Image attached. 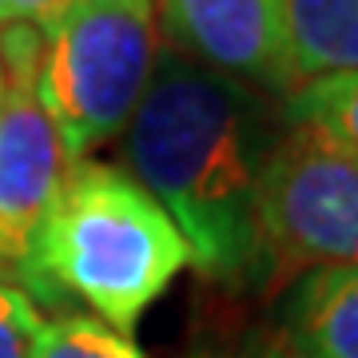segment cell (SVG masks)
Masks as SVG:
<instances>
[{
    "instance_id": "obj_16",
    "label": "cell",
    "mask_w": 358,
    "mask_h": 358,
    "mask_svg": "<svg viewBox=\"0 0 358 358\" xmlns=\"http://www.w3.org/2000/svg\"><path fill=\"white\" fill-rule=\"evenodd\" d=\"M148 4H155V0H148Z\"/></svg>"
},
{
    "instance_id": "obj_14",
    "label": "cell",
    "mask_w": 358,
    "mask_h": 358,
    "mask_svg": "<svg viewBox=\"0 0 358 358\" xmlns=\"http://www.w3.org/2000/svg\"><path fill=\"white\" fill-rule=\"evenodd\" d=\"M8 28V0H0V32Z\"/></svg>"
},
{
    "instance_id": "obj_5",
    "label": "cell",
    "mask_w": 358,
    "mask_h": 358,
    "mask_svg": "<svg viewBox=\"0 0 358 358\" xmlns=\"http://www.w3.org/2000/svg\"><path fill=\"white\" fill-rule=\"evenodd\" d=\"M259 231L271 267L358 263V164L282 124L259 187Z\"/></svg>"
},
{
    "instance_id": "obj_8",
    "label": "cell",
    "mask_w": 358,
    "mask_h": 358,
    "mask_svg": "<svg viewBox=\"0 0 358 358\" xmlns=\"http://www.w3.org/2000/svg\"><path fill=\"white\" fill-rule=\"evenodd\" d=\"M287 44L299 84L358 72V0H287Z\"/></svg>"
},
{
    "instance_id": "obj_10",
    "label": "cell",
    "mask_w": 358,
    "mask_h": 358,
    "mask_svg": "<svg viewBox=\"0 0 358 358\" xmlns=\"http://www.w3.org/2000/svg\"><path fill=\"white\" fill-rule=\"evenodd\" d=\"M28 358H143L131 334L103 327L92 315H56L36 334Z\"/></svg>"
},
{
    "instance_id": "obj_2",
    "label": "cell",
    "mask_w": 358,
    "mask_h": 358,
    "mask_svg": "<svg viewBox=\"0 0 358 358\" xmlns=\"http://www.w3.org/2000/svg\"><path fill=\"white\" fill-rule=\"evenodd\" d=\"M183 267H192V251L179 227L124 167L68 164L36 243L48 307L76 299L103 327L131 334Z\"/></svg>"
},
{
    "instance_id": "obj_1",
    "label": "cell",
    "mask_w": 358,
    "mask_h": 358,
    "mask_svg": "<svg viewBox=\"0 0 358 358\" xmlns=\"http://www.w3.org/2000/svg\"><path fill=\"white\" fill-rule=\"evenodd\" d=\"M279 136L263 92L171 44L155 48L152 80L124 128V171L171 215L192 267L223 287L259 282L271 267L259 187Z\"/></svg>"
},
{
    "instance_id": "obj_13",
    "label": "cell",
    "mask_w": 358,
    "mask_h": 358,
    "mask_svg": "<svg viewBox=\"0 0 358 358\" xmlns=\"http://www.w3.org/2000/svg\"><path fill=\"white\" fill-rule=\"evenodd\" d=\"M195 358H291V355L282 350L279 338H263V334H255V338H247V343H239V346L207 350V355H195Z\"/></svg>"
},
{
    "instance_id": "obj_7",
    "label": "cell",
    "mask_w": 358,
    "mask_h": 358,
    "mask_svg": "<svg viewBox=\"0 0 358 358\" xmlns=\"http://www.w3.org/2000/svg\"><path fill=\"white\" fill-rule=\"evenodd\" d=\"M279 343L291 358H358V263L315 267L294 282Z\"/></svg>"
},
{
    "instance_id": "obj_4",
    "label": "cell",
    "mask_w": 358,
    "mask_h": 358,
    "mask_svg": "<svg viewBox=\"0 0 358 358\" xmlns=\"http://www.w3.org/2000/svg\"><path fill=\"white\" fill-rule=\"evenodd\" d=\"M40 48L44 40L24 24H8L0 32V279L20 287L32 303H44L36 279V243L68 171V155L36 92Z\"/></svg>"
},
{
    "instance_id": "obj_3",
    "label": "cell",
    "mask_w": 358,
    "mask_h": 358,
    "mask_svg": "<svg viewBox=\"0 0 358 358\" xmlns=\"http://www.w3.org/2000/svg\"><path fill=\"white\" fill-rule=\"evenodd\" d=\"M155 4L80 0L44 36L36 92L68 164L124 136L155 64Z\"/></svg>"
},
{
    "instance_id": "obj_6",
    "label": "cell",
    "mask_w": 358,
    "mask_h": 358,
    "mask_svg": "<svg viewBox=\"0 0 358 358\" xmlns=\"http://www.w3.org/2000/svg\"><path fill=\"white\" fill-rule=\"evenodd\" d=\"M164 44L287 100L299 88L287 44V0H155Z\"/></svg>"
},
{
    "instance_id": "obj_11",
    "label": "cell",
    "mask_w": 358,
    "mask_h": 358,
    "mask_svg": "<svg viewBox=\"0 0 358 358\" xmlns=\"http://www.w3.org/2000/svg\"><path fill=\"white\" fill-rule=\"evenodd\" d=\"M44 327L40 307L20 287L0 279V358H28Z\"/></svg>"
},
{
    "instance_id": "obj_12",
    "label": "cell",
    "mask_w": 358,
    "mask_h": 358,
    "mask_svg": "<svg viewBox=\"0 0 358 358\" xmlns=\"http://www.w3.org/2000/svg\"><path fill=\"white\" fill-rule=\"evenodd\" d=\"M76 4L80 0H8V24H24L44 40Z\"/></svg>"
},
{
    "instance_id": "obj_15",
    "label": "cell",
    "mask_w": 358,
    "mask_h": 358,
    "mask_svg": "<svg viewBox=\"0 0 358 358\" xmlns=\"http://www.w3.org/2000/svg\"><path fill=\"white\" fill-rule=\"evenodd\" d=\"M0 112H4V68H0Z\"/></svg>"
},
{
    "instance_id": "obj_9",
    "label": "cell",
    "mask_w": 358,
    "mask_h": 358,
    "mask_svg": "<svg viewBox=\"0 0 358 358\" xmlns=\"http://www.w3.org/2000/svg\"><path fill=\"white\" fill-rule=\"evenodd\" d=\"M282 124L310 131L331 152L358 164V72L303 80L282 100Z\"/></svg>"
}]
</instances>
